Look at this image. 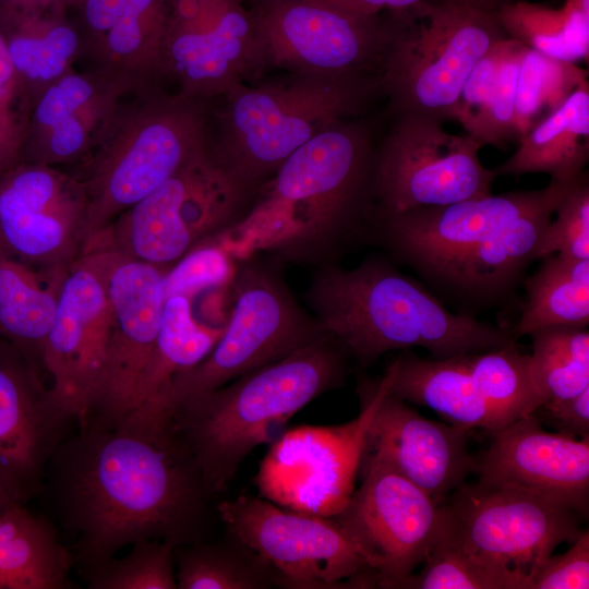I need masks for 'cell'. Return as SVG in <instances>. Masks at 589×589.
I'll use <instances>...</instances> for the list:
<instances>
[{
    "instance_id": "cell-47",
    "label": "cell",
    "mask_w": 589,
    "mask_h": 589,
    "mask_svg": "<svg viewBox=\"0 0 589 589\" xmlns=\"http://www.w3.org/2000/svg\"><path fill=\"white\" fill-rule=\"evenodd\" d=\"M362 15H377L382 10L400 11L423 0H315Z\"/></svg>"
},
{
    "instance_id": "cell-37",
    "label": "cell",
    "mask_w": 589,
    "mask_h": 589,
    "mask_svg": "<svg viewBox=\"0 0 589 589\" xmlns=\"http://www.w3.org/2000/svg\"><path fill=\"white\" fill-rule=\"evenodd\" d=\"M422 564L421 572L412 575L405 588L530 589L529 575L494 568L472 554L452 531L448 517L442 536Z\"/></svg>"
},
{
    "instance_id": "cell-28",
    "label": "cell",
    "mask_w": 589,
    "mask_h": 589,
    "mask_svg": "<svg viewBox=\"0 0 589 589\" xmlns=\"http://www.w3.org/2000/svg\"><path fill=\"white\" fill-rule=\"evenodd\" d=\"M63 1L36 12L0 8V27L16 73L32 104L83 57L80 27L63 15Z\"/></svg>"
},
{
    "instance_id": "cell-15",
    "label": "cell",
    "mask_w": 589,
    "mask_h": 589,
    "mask_svg": "<svg viewBox=\"0 0 589 589\" xmlns=\"http://www.w3.org/2000/svg\"><path fill=\"white\" fill-rule=\"evenodd\" d=\"M443 504L452 531L472 554L530 578L558 545L581 532L580 515L572 508L512 486L461 484Z\"/></svg>"
},
{
    "instance_id": "cell-7",
    "label": "cell",
    "mask_w": 589,
    "mask_h": 589,
    "mask_svg": "<svg viewBox=\"0 0 589 589\" xmlns=\"http://www.w3.org/2000/svg\"><path fill=\"white\" fill-rule=\"evenodd\" d=\"M373 88L364 76L299 74L284 82L240 84L226 95L221 135L212 152L252 190L316 134L356 113Z\"/></svg>"
},
{
    "instance_id": "cell-25",
    "label": "cell",
    "mask_w": 589,
    "mask_h": 589,
    "mask_svg": "<svg viewBox=\"0 0 589 589\" xmlns=\"http://www.w3.org/2000/svg\"><path fill=\"white\" fill-rule=\"evenodd\" d=\"M83 57L93 68L148 91L164 76L169 0H82Z\"/></svg>"
},
{
    "instance_id": "cell-33",
    "label": "cell",
    "mask_w": 589,
    "mask_h": 589,
    "mask_svg": "<svg viewBox=\"0 0 589 589\" xmlns=\"http://www.w3.org/2000/svg\"><path fill=\"white\" fill-rule=\"evenodd\" d=\"M191 301L182 296L166 299L158 336L140 377L132 411L155 397L176 374L202 361L221 336L224 326L196 321Z\"/></svg>"
},
{
    "instance_id": "cell-30",
    "label": "cell",
    "mask_w": 589,
    "mask_h": 589,
    "mask_svg": "<svg viewBox=\"0 0 589 589\" xmlns=\"http://www.w3.org/2000/svg\"><path fill=\"white\" fill-rule=\"evenodd\" d=\"M518 142L517 151L494 170L496 176L543 172L563 182L579 179L589 157L587 79Z\"/></svg>"
},
{
    "instance_id": "cell-43",
    "label": "cell",
    "mask_w": 589,
    "mask_h": 589,
    "mask_svg": "<svg viewBox=\"0 0 589 589\" xmlns=\"http://www.w3.org/2000/svg\"><path fill=\"white\" fill-rule=\"evenodd\" d=\"M233 276L228 250L211 238L187 252L164 275L165 299L182 296L192 300L201 291L224 286Z\"/></svg>"
},
{
    "instance_id": "cell-8",
    "label": "cell",
    "mask_w": 589,
    "mask_h": 589,
    "mask_svg": "<svg viewBox=\"0 0 589 589\" xmlns=\"http://www.w3.org/2000/svg\"><path fill=\"white\" fill-rule=\"evenodd\" d=\"M324 335L277 277L259 266L243 267L235 280L233 309L212 350L133 411L170 420L190 401Z\"/></svg>"
},
{
    "instance_id": "cell-35",
    "label": "cell",
    "mask_w": 589,
    "mask_h": 589,
    "mask_svg": "<svg viewBox=\"0 0 589 589\" xmlns=\"http://www.w3.org/2000/svg\"><path fill=\"white\" fill-rule=\"evenodd\" d=\"M179 589H265L278 587L275 570L260 555L229 534L175 549Z\"/></svg>"
},
{
    "instance_id": "cell-6",
    "label": "cell",
    "mask_w": 589,
    "mask_h": 589,
    "mask_svg": "<svg viewBox=\"0 0 589 589\" xmlns=\"http://www.w3.org/2000/svg\"><path fill=\"white\" fill-rule=\"evenodd\" d=\"M496 9L482 0H423L393 12L378 83L398 116L453 120L474 65L508 38Z\"/></svg>"
},
{
    "instance_id": "cell-38",
    "label": "cell",
    "mask_w": 589,
    "mask_h": 589,
    "mask_svg": "<svg viewBox=\"0 0 589 589\" xmlns=\"http://www.w3.org/2000/svg\"><path fill=\"white\" fill-rule=\"evenodd\" d=\"M465 358L478 389L507 424L541 407L530 372V354L520 353L516 344Z\"/></svg>"
},
{
    "instance_id": "cell-26",
    "label": "cell",
    "mask_w": 589,
    "mask_h": 589,
    "mask_svg": "<svg viewBox=\"0 0 589 589\" xmlns=\"http://www.w3.org/2000/svg\"><path fill=\"white\" fill-rule=\"evenodd\" d=\"M575 183L505 224L444 266L431 281L460 297L478 301L494 300L505 294L536 260V249L543 231L557 205Z\"/></svg>"
},
{
    "instance_id": "cell-22",
    "label": "cell",
    "mask_w": 589,
    "mask_h": 589,
    "mask_svg": "<svg viewBox=\"0 0 589 589\" xmlns=\"http://www.w3.org/2000/svg\"><path fill=\"white\" fill-rule=\"evenodd\" d=\"M490 434L474 460L478 484L525 490L587 515L589 435L548 432L533 413Z\"/></svg>"
},
{
    "instance_id": "cell-27",
    "label": "cell",
    "mask_w": 589,
    "mask_h": 589,
    "mask_svg": "<svg viewBox=\"0 0 589 589\" xmlns=\"http://www.w3.org/2000/svg\"><path fill=\"white\" fill-rule=\"evenodd\" d=\"M466 356L434 360L411 353L399 357L392 363L389 393L404 401L428 407L448 423L468 431L480 428L492 433L506 426L504 418L478 389Z\"/></svg>"
},
{
    "instance_id": "cell-1",
    "label": "cell",
    "mask_w": 589,
    "mask_h": 589,
    "mask_svg": "<svg viewBox=\"0 0 589 589\" xmlns=\"http://www.w3.org/2000/svg\"><path fill=\"white\" fill-rule=\"evenodd\" d=\"M40 495L82 572L140 541L204 540L211 494L171 420L132 411L111 428L69 434Z\"/></svg>"
},
{
    "instance_id": "cell-19",
    "label": "cell",
    "mask_w": 589,
    "mask_h": 589,
    "mask_svg": "<svg viewBox=\"0 0 589 589\" xmlns=\"http://www.w3.org/2000/svg\"><path fill=\"white\" fill-rule=\"evenodd\" d=\"M107 264L108 251L93 250L68 267L43 348L44 374L77 426L100 377L111 330Z\"/></svg>"
},
{
    "instance_id": "cell-14",
    "label": "cell",
    "mask_w": 589,
    "mask_h": 589,
    "mask_svg": "<svg viewBox=\"0 0 589 589\" xmlns=\"http://www.w3.org/2000/svg\"><path fill=\"white\" fill-rule=\"evenodd\" d=\"M262 64L299 75L359 77L380 63L389 23L315 0H255Z\"/></svg>"
},
{
    "instance_id": "cell-17",
    "label": "cell",
    "mask_w": 589,
    "mask_h": 589,
    "mask_svg": "<svg viewBox=\"0 0 589 589\" xmlns=\"http://www.w3.org/2000/svg\"><path fill=\"white\" fill-rule=\"evenodd\" d=\"M86 209L77 173L21 161L0 173V247L35 269L65 271L84 254Z\"/></svg>"
},
{
    "instance_id": "cell-40",
    "label": "cell",
    "mask_w": 589,
    "mask_h": 589,
    "mask_svg": "<svg viewBox=\"0 0 589 589\" xmlns=\"http://www.w3.org/2000/svg\"><path fill=\"white\" fill-rule=\"evenodd\" d=\"M123 557L108 558L81 572L89 589H177L175 549L158 540L131 545Z\"/></svg>"
},
{
    "instance_id": "cell-48",
    "label": "cell",
    "mask_w": 589,
    "mask_h": 589,
    "mask_svg": "<svg viewBox=\"0 0 589 589\" xmlns=\"http://www.w3.org/2000/svg\"><path fill=\"white\" fill-rule=\"evenodd\" d=\"M17 503L7 490L0 478V513Z\"/></svg>"
},
{
    "instance_id": "cell-31",
    "label": "cell",
    "mask_w": 589,
    "mask_h": 589,
    "mask_svg": "<svg viewBox=\"0 0 589 589\" xmlns=\"http://www.w3.org/2000/svg\"><path fill=\"white\" fill-rule=\"evenodd\" d=\"M65 271L35 269L0 247V337L15 345L43 374V348Z\"/></svg>"
},
{
    "instance_id": "cell-36",
    "label": "cell",
    "mask_w": 589,
    "mask_h": 589,
    "mask_svg": "<svg viewBox=\"0 0 589 589\" xmlns=\"http://www.w3.org/2000/svg\"><path fill=\"white\" fill-rule=\"evenodd\" d=\"M529 335L530 372L541 406L572 398L589 387V333L585 327L548 326Z\"/></svg>"
},
{
    "instance_id": "cell-23",
    "label": "cell",
    "mask_w": 589,
    "mask_h": 589,
    "mask_svg": "<svg viewBox=\"0 0 589 589\" xmlns=\"http://www.w3.org/2000/svg\"><path fill=\"white\" fill-rule=\"evenodd\" d=\"M129 93H135L129 83L97 69L70 70L34 99L21 161L52 167L83 161Z\"/></svg>"
},
{
    "instance_id": "cell-10",
    "label": "cell",
    "mask_w": 589,
    "mask_h": 589,
    "mask_svg": "<svg viewBox=\"0 0 589 589\" xmlns=\"http://www.w3.org/2000/svg\"><path fill=\"white\" fill-rule=\"evenodd\" d=\"M217 513L228 533L275 570L278 587H376L366 558L333 517L289 509L249 495L221 501Z\"/></svg>"
},
{
    "instance_id": "cell-44",
    "label": "cell",
    "mask_w": 589,
    "mask_h": 589,
    "mask_svg": "<svg viewBox=\"0 0 589 589\" xmlns=\"http://www.w3.org/2000/svg\"><path fill=\"white\" fill-rule=\"evenodd\" d=\"M31 107L0 27V173L21 163Z\"/></svg>"
},
{
    "instance_id": "cell-20",
    "label": "cell",
    "mask_w": 589,
    "mask_h": 589,
    "mask_svg": "<svg viewBox=\"0 0 589 589\" xmlns=\"http://www.w3.org/2000/svg\"><path fill=\"white\" fill-rule=\"evenodd\" d=\"M77 424L45 375L0 337V478L17 503L38 497L51 455Z\"/></svg>"
},
{
    "instance_id": "cell-12",
    "label": "cell",
    "mask_w": 589,
    "mask_h": 589,
    "mask_svg": "<svg viewBox=\"0 0 589 589\" xmlns=\"http://www.w3.org/2000/svg\"><path fill=\"white\" fill-rule=\"evenodd\" d=\"M393 375L390 364L383 378L363 388L361 410L353 420L330 426H299L272 443L255 480L264 498L324 517L339 514L354 491L368 429Z\"/></svg>"
},
{
    "instance_id": "cell-5",
    "label": "cell",
    "mask_w": 589,
    "mask_h": 589,
    "mask_svg": "<svg viewBox=\"0 0 589 589\" xmlns=\"http://www.w3.org/2000/svg\"><path fill=\"white\" fill-rule=\"evenodd\" d=\"M368 130L340 121L294 151L276 170L264 196L237 228L268 231L267 244L327 248L347 235L371 188Z\"/></svg>"
},
{
    "instance_id": "cell-49",
    "label": "cell",
    "mask_w": 589,
    "mask_h": 589,
    "mask_svg": "<svg viewBox=\"0 0 589 589\" xmlns=\"http://www.w3.org/2000/svg\"><path fill=\"white\" fill-rule=\"evenodd\" d=\"M489 4H492V5H498L500 4V0H482Z\"/></svg>"
},
{
    "instance_id": "cell-21",
    "label": "cell",
    "mask_w": 589,
    "mask_h": 589,
    "mask_svg": "<svg viewBox=\"0 0 589 589\" xmlns=\"http://www.w3.org/2000/svg\"><path fill=\"white\" fill-rule=\"evenodd\" d=\"M577 180L551 179L538 190L488 194L381 217L378 233L393 254L431 280L464 252Z\"/></svg>"
},
{
    "instance_id": "cell-45",
    "label": "cell",
    "mask_w": 589,
    "mask_h": 589,
    "mask_svg": "<svg viewBox=\"0 0 589 589\" xmlns=\"http://www.w3.org/2000/svg\"><path fill=\"white\" fill-rule=\"evenodd\" d=\"M589 532L581 531L562 554L549 556L531 577L530 589H588Z\"/></svg>"
},
{
    "instance_id": "cell-4",
    "label": "cell",
    "mask_w": 589,
    "mask_h": 589,
    "mask_svg": "<svg viewBox=\"0 0 589 589\" xmlns=\"http://www.w3.org/2000/svg\"><path fill=\"white\" fill-rule=\"evenodd\" d=\"M147 92L120 105L77 173L87 201L84 254L119 215L211 148L197 99Z\"/></svg>"
},
{
    "instance_id": "cell-9",
    "label": "cell",
    "mask_w": 589,
    "mask_h": 589,
    "mask_svg": "<svg viewBox=\"0 0 589 589\" xmlns=\"http://www.w3.org/2000/svg\"><path fill=\"white\" fill-rule=\"evenodd\" d=\"M250 189L211 148L119 215L91 247L168 269L240 221Z\"/></svg>"
},
{
    "instance_id": "cell-2",
    "label": "cell",
    "mask_w": 589,
    "mask_h": 589,
    "mask_svg": "<svg viewBox=\"0 0 589 589\" xmlns=\"http://www.w3.org/2000/svg\"><path fill=\"white\" fill-rule=\"evenodd\" d=\"M306 298L323 332L362 361L411 347L448 359L517 340L512 329L449 312L383 260L368 259L352 269L324 268L313 277Z\"/></svg>"
},
{
    "instance_id": "cell-41",
    "label": "cell",
    "mask_w": 589,
    "mask_h": 589,
    "mask_svg": "<svg viewBox=\"0 0 589 589\" xmlns=\"http://www.w3.org/2000/svg\"><path fill=\"white\" fill-rule=\"evenodd\" d=\"M527 47L509 38L501 62L489 83L483 106L472 133L482 146H503L517 140L515 130V96L522 53Z\"/></svg>"
},
{
    "instance_id": "cell-18",
    "label": "cell",
    "mask_w": 589,
    "mask_h": 589,
    "mask_svg": "<svg viewBox=\"0 0 589 589\" xmlns=\"http://www.w3.org/2000/svg\"><path fill=\"white\" fill-rule=\"evenodd\" d=\"M107 251L111 330L100 377L77 428H111L132 411L166 301L163 278L167 269Z\"/></svg>"
},
{
    "instance_id": "cell-32",
    "label": "cell",
    "mask_w": 589,
    "mask_h": 589,
    "mask_svg": "<svg viewBox=\"0 0 589 589\" xmlns=\"http://www.w3.org/2000/svg\"><path fill=\"white\" fill-rule=\"evenodd\" d=\"M525 285L527 301L512 329L517 339L548 326L587 327L589 323V260L545 256Z\"/></svg>"
},
{
    "instance_id": "cell-29",
    "label": "cell",
    "mask_w": 589,
    "mask_h": 589,
    "mask_svg": "<svg viewBox=\"0 0 589 589\" xmlns=\"http://www.w3.org/2000/svg\"><path fill=\"white\" fill-rule=\"evenodd\" d=\"M72 552L44 515L15 503L0 513V589H70Z\"/></svg>"
},
{
    "instance_id": "cell-42",
    "label": "cell",
    "mask_w": 589,
    "mask_h": 589,
    "mask_svg": "<svg viewBox=\"0 0 589 589\" xmlns=\"http://www.w3.org/2000/svg\"><path fill=\"white\" fill-rule=\"evenodd\" d=\"M536 249V260L554 252L573 260H589V182L587 173L557 205Z\"/></svg>"
},
{
    "instance_id": "cell-24",
    "label": "cell",
    "mask_w": 589,
    "mask_h": 589,
    "mask_svg": "<svg viewBox=\"0 0 589 589\" xmlns=\"http://www.w3.org/2000/svg\"><path fill=\"white\" fill-rule=\"evenodd\" d=\"M468 430L430 420L388 392L369 425L363 454L383 458L443 504L474 470Z\"/></svg>"
},
{
    "instance_id": "cell-11",
    "label": "cell",
    "mask_w": 589,
    "mask_h": 589,
    "mask_svg": "<svg viewBox=\"0 0 589 589\" xmlns=\"http://www.w3.org/2000/svg\"><path fill=\"white\" fill-rule=\"evenodd\" d=\"M442 125L425 116H398L373 157L378 218L491 194L496 172L482 165V145Z\"/></svg>"
},
{
    "instance_id": "cell-46",
    "label": "cell",
    "mask_w": 589,
    "mask_h": 589,
    "mask_svg": "<svg viewBox=\"0 0 589 589\" xmlns=\"http://www.w3.org/2000/svg\"><path fill=\"white\" fill-rule=\"evenodd\" d=\"M540 408L556 422L560 432L575 437L589 435V387L572 398Z\"/></svg>"
},
{
    "instance_id": "cell-39",
    "label": "cell",
    "mask_w": 589,
    "mask_h": 589,
    "mask_svg": "<svg viewBox=\"0 0 589 589\" xmlns=\"http://www.w3.org/2000/svg\"><path fill=\"white\" fill-rule=\"evenodd\" d=\"M587 79V71L526 48L519 65L515 96L517 141L556 109Z\"/></svg>"
},
{
    "instance_id": "cell-3",
    "label": "cell",
    "mask_w": 589,
    "mask_h": 589,
    "mask_svg": "<svg viewBox=\"0 0 589 589\" xmlns=\"http://www.w3.org/2000/svg\"><path fill=\"white\" fill-rule=\"evenodd\" d=\"M345 351L327 334L177 409L170 420L208 493L225 491L257 446L344 380Z\"/></svg>"
},
{
    "instance_id": "cell-34",
    "label": "cell",
    "mask_w": 589,
    "mask_h": 589,
    "mask_svg": "<svg viewBox=\"0 0 589 589\" xmlns=\"http://www.w3.org/2000/svg\"><path fill=\"white\" fill-rule=\"evenodd\" d=\"M496 11L507 36L527 48L565 62L588 60L589 0H566L561 9L516 1Z\"/></svg>"
},
{
    "instance_id": "cell-16",
    "label": "cell",
    "mask_w": 589,
    "mask_h": 589,
    "mask_svg": "<svg viewBox=\"0 0 589 589\" xmlns=\"http://www.w3.org/2000/svg\"><path fill=\"white\" fill-rule=\"evenodd\" d=\"M262 67L245 0H169L163 69L179 83V94L226 96Z\"/></svg>"
},
{
    "instance_id": "cell-13",
    "label": "cell",
    "mask_w": 589,
    "mask_h": 589,
    "mask_svg": "<svg viewBox=\"0 0 589 589\" xmlns=\"http://www.w3.org/2000/svg\"><path fill=\"white\" fill-rule=\"evenodd\" d=\"M362 481L333 518L361 550L380 588H405L442 536L444 504L383 458L363 454Z\"/></svg>"
}]
</instances>
